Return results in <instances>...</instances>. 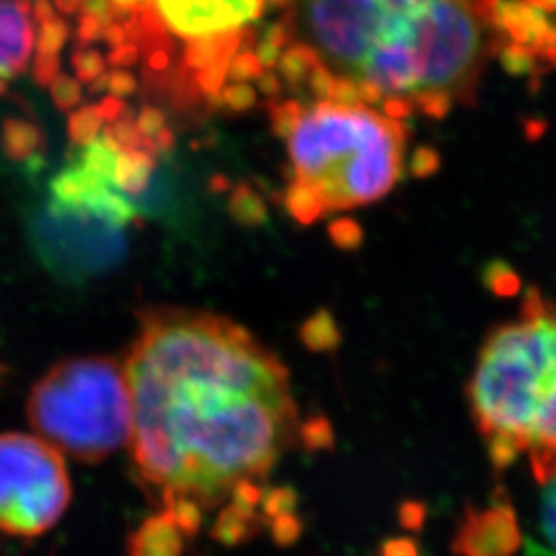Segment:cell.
<instances>
[{"instance_id": "6da1fadb", "label": "cell", "mask_w": 556, "mask_h": 556, "mask_svg": "<svg viewBox=\"0 0 556 556\" xmlns=\"http://www.w3.org/2000/svg\"><path fill=\"white\" fill-rule=\"evenodd\" d=\"M124 371L140 486L186 538L262 486L295 433L287 367L233 319L147 309Z\"/></svg>"}, {"instance_id": "7a4b0ae2", "label": "cell", "mask_w": 556, "mask_h": 556, "mask_svg": "<svg viewBox=\"0 0 556 556\" xmlns=\"http://www.w3.org/2000/svg\"><path fill=\"white\" fill-rule=\"evenodd\" d=\"M498 0H291L278 71L312 98L397 118L470 100L498 48Z\"/></svg>"}, {"instance_id": "3957f363", "label": "cell", "mask_w": 556, "mask_h": 556, "mask_svg": "<svg viewBox=\"0 0 556 556\" xmlns=\"http://www.w3.org/2000/svg\"><path fill=\"white\" fill-rule=\"evenodd\" d=\"M270 114L289 149L285 204L301 225L374 204L402 178L408 147L404 118L332 98L278 101Z\"/></svg>"}, {"instance_id": "277c9868", "label": "cell", "mask_w": 556, "mask_h": 556, "mask_svg": "<svg viewBox=\"0 0 556 556\" xmlns=\"http://www.w3.org/2000/svg\"><path fill=\"white\" fill-rule=\"evenodd\" d=\"M27 418L43 441L83 464L116 454L132 438L124 365L112 357L60 361L31 388Z\"/></svg>"}, {"instance_id": "5b68a950", "label": "cell", "mask_w": 556, "mask_h": 556, "mask_svg": "<svg viewBox=\"0 0 556 556\" xmlns=\"http://www.w3.org/2000/svg\"><path fill=\"white\" fill-rule=\"evenodd\" d=\"M546 301L530 287L521 321L486 338L468 394L480 433H514L530 447V431L548 378Z\"/></svg>"}, {"instance_id": "8992f818", "label": "cell", "mask_w": 556, "mask_h": 556, "mask_svg": "<svg viewBox=\"0 0 556 556\" xmlns=\"http://www.w3.org/2000/svg\"><path fill=\"white\" fill-rule=\"evenodd\" d=\"M71 498L59 450L34 435L0 433V532L41 536L66 514Z\"/></svg>"}, {"instance_id": "52a82bcc", "label": "cell", "mask_w": 556, "mask_h": 556, "mask_svg": "<svg viewBox=\"0 0 556 556\" xmlns=\"http://www.w3.org/2000/svg\"><path fill=\"white\" fill-rule=\"evenodd\" d=\"M31 239L46 266L56 275L79 278L108 270L124 256V229L41 206L31 220Z\"/></svg>"}, {"instance_id": "ba28073f", "label": "cell", "mask_w": 556, "mask_h": 556, "mask_svg": "<svg viewBox=\"0 0 556 556\" xmlns=\"http://www.w3.org/2000/svg\"><path fill=\"white\" fill-rule=\"evenodd\" d=\"M167 29L197 40L248 29L264 13L266 0H157Z\"/></svg>"}, {"instance_id": "9c48e42d", "label": "cell", "mask_w": 556, "mask_h": 556, "mask_svg": "<svg viewBox=\"0 0 556 556\" xmlns=\"http://www.w3.org/2000/svg\"><path fill=\"white\" fill-rule=\"evenodd\" d=\"M519 546L516 511L505 495L489 509L470 507L454 538V553L459 556H514Z\"/></svg>"}, {"instance_id": "30bf717a", "label": "cell", "mask_w": 556, "mask_h": 556, "mask_svg": "<svg viewBox=\"0 0 556 556\" xmlns=\"http://www.w3.org/2000/svg\"><path fill=\"white\" fill-rule=\"evenodd\" d=\"M29 0H0V79L21 75L34 50Z\"/></svg>"}, {"instance_id": "8fae6325", "label": "cell", "mask_w": 556, "mask_h": 556, "mask_svg": "<svg viewBox=\"0 0 556 556\" xmlns=\"http://www.w3.org/2000/svg\"><path fill=\"white\" fill-rule=\"evenodd\" d=\"M184 538L178 523L161 511L149 517L132 534L128 553L130 556H181Z\"/></svg>"}, {"instance_id": "7c38bea8", "label": "cell", "mask_w": 556, "mask_h": 556, "mask_svg": "<svg viewBox=\"0 0 556 556\" xmlns=\"http://www.w3.org/2000/svg\"><path fill=\"white\" fill-rule=\"evenodd\" d=\"M155 167H157V157L140 149H124L116 155L114 181L128 199L137 202V199L149 190Z\"/></svg>"}, {"instance_id": "4fadbf2b", "label": "cell", "mask_w": 556, "mask_h": 556, "mask_svg": "<svg viewBox=\"0 0 556 556\" xmlns=\"http://www.w3.org/2000/svg\"><path fill=\"white\" fill-rule=\"evenodd\" d=\"M0 142L9 160L27 163L41 155L43 135L40 128L27 119L7 118L0 126Z\"/></svg>"}, {"instance_id": "5bb4252c", "label": "cell", "mask_w": 556, "mask_h": 556, "mask_svg": "<svg viewBox=\"0 0 556 556\" xmlns=\"http://www.w3.org/2000/svg\"><path fill=\"white\" fill-rule=\"evenodd\" d=\"M301 340L314 353H330L340 346L342 334H340L334 316L330 312L321 309L303 324Z\"/></svg>"}, {"instance_id": "9a60e30c", "label": "cell", "mask_w": 556, "mask_h": 556, "mask_svg": "<svg viewBox=\"0 0 556 556\" xmlns=\"http://www.w3.org/2000/svg\"><path fill=\"white\" fill-rule=\"evenodd\" d=\"M484 287L497 298H517L521 291V278L516 270L501 260H493L482 270Z\"/></svg>"}, {"instance_id": "2e32d148", "label": "cell", "mask_w": 556, "mask_h": 556, "mask_svg": "<svg viewBox=\"0 0 556 556\" xmlns=\"http://www.w3.org/2000/svg\"><path fill=\"white\" fill-rule=\"evenodd\" d=\"M489 439V457H491V464L495 466V470H507L517 456L521 452L528 450V443L521 438H517L514 433H491L486 435Z\"/></svg>"}, {"instance_id": "e0dca14e", "label": "cell", "mask_w": 556, "mask_h": 556, "mask_svg": "<svg viewBox=\"0 0 556 556\" xmlns=\"http://www.w3.org/2000/svg\"><path fill=\"white\" fill-rule=\"evenodd\" d=\"M101 124L96 105H85L68 118V139L75 147H85L100 137Z\"/></svg>"}, {"instance_id": "ac0fdd59", "label": "cell", "mask_w": 556, "mask_h": 556, "mask_svg": "<svg viewBox=\"0 0 556 556\" xmlns=\"http://www.w3.org/2000/svg\"><path fill=\"white\" fill-rule=\"evenodd\" d=\"M526 452L530 454L532 475L544 486L556 477V441H534Z\"/></svg>"}, {"instance_id": "d6986e66", "label": "cell", "mask_w": 556, "mask_h": 556, "mask_svg": "<svg viewBox=\"0 0 556 556\" xmlns=\"http://www.w3.org/2000/svg\"><path fill=\"white\" fill-rule=\"evenodd\" d=\"M71 62H73V66H75V71H77V79H79L80 83H87V85H89L91 80L98 79L101 73H105V66H108L103 54L98 52L96 48H91V46H85V43H79V46L73 50Z\"/></svg>"}, {"instance_id": "ffe728a7", "label": "cell", "mask_w": 556, "mask_h": 556, "mask_svg": "<svg viewBox=\"0 0 556 556\" xmlns=\"http://www.w3.org/2000/svg\"><path fill=\"white\" fill-rule=\"evenodd\" d=\"M103 137L110 140L118 151L139 149L140 142H142V135H140L139 128H137V122L130 118L128 110L122 114V118L112 122L110 128H105Z\"/></svg>"}, {"instance_id": "44dd1931", "label": "cell", "mask_w": 556, "mask_h": 556, "mask_svg": "<svg viewBox=\"0 0 556 556\" xmlns=\"http://www.w3.org/2000/svg\"><path fill=\"white\" fill-rule=\"evenodd\" d=\"M71 27L64 20L46 21L41 23L40 36H38V54H54L59 56L62 46L68 40Z\"/></svg>"}, {"instance_id": "7402d4cb", "label": "cell", "mask_w": 556, "mask_h": 556, "mask_svg": "<svg viewBox=\"0 0 556 556\" xmlns=\"http://www.w3.org/2000/svg\"><path fill=\"white\" fill-rule=\"evenodd\" d=\"M301 439L309 450H330L334 445V431L330 420L324 417L309 418L301 429Z\"/></svg>"}, {"instance_id": "603a6c76", "label": "cell", "mask_w": 556, "mask_h": 556, "mask_svg": "<svg viewBox=\"0 0 556 556\" xmlns=\"http://www.w3.org/2000/svg\"><path fill=\"white\" fill-rule=\"evenodd\" d=\"M540 530L556 548V477L544 484L540 498Z\"/></svg>"}, {"instance_id": "cb8c5ba5", "label": "cell", "mask_w": 556, "mask_h": 556, "mask_svg": "<svg viewBox=\"0 0 556 556\" xmlns=\"http://www.w3.org/2000/svg\"><path fill=\"white\" fill-rule=\"evenodd\" d=\"M50 93L52 100L56 103L59 110H73L75 105H79L83 100V89H80L79 80L68 77V75H59L50 85Z\"/></svg>"}, {"instance_id": "d4e9b609", "label": "cell", "mask_w": 556, "mask_h": 556, "mask_svg": "<svg viewBox=\"0 0 556 556\" xmlns=\"http://www.w3.org/2000/svg\"><path fill=\"white\" fill-rule=\"evenodd\" d=\"M231 211H233V215H236L239 220L250 223V225H254V223H260V220L264 219V206H262V202H260L258 197H256L254 192H250L245 186H241L238 192H236L233 200H231Z\"/></svg>"}, {"instance_id": "484cf974", "label": "cell", "mask_w": 556, "mask_h": 556, "mask_svg": "<svg viewBox=\"0 0 556 556\" xmlns=\"http://www.w3.org/2000/svg\"><path fill=\"white\" fill-rule=\"evenodd\" d=\"M262 64L254 52L245 50V52H239L231 60L229 64V71H227V77L233 80V83H248V80H258L262 77Z\"/></svg>"}, {"instance_id": "4316f807", "label": "cell", "mask_w": 556, "mask_h": 556, "mask_svg": "<svg viewBox=\"0 0 556 556\" xmlns=\"http://www.w3.org/2000/svg\"><path fill=\"white\" fill-rule=\"evenodd\" d=\"M330 238L340 250H357L363 243V231L353 219H337L330 223Z\"/></svg>"}, {"instance_id": "83f0119b", "label": "cell", "mask_w": 556, "mask_h": 556, "mask_svg": "<svg viewBox=\"0 0 556 556\" xmlns=\"http://www.w3.org/2000/svg\"><path fill=\"white\" fill-rule=\"evenodd\" d=\"M220 98H223V103H225L227 108H231L233 112H245V110L254 108L256 100H258L256 89H254L252 85H248V83L227 85V87L223 89Z\"/></svg>"}, {"instance_id": "f1b7e54d", "label": "cell", "mask_w": 556, "mask_h": 556, "mask_svg": "<svg viewBox=\"0 0 556 556\" xmlns=\"http://www.w3.org/2000/svg\"><path fill=\"white\" fill-rule=\"evenodd\" d=\"M231 62H215L211 66H204L197 73V85L200 91L211 96V93H220L223 85L227 80V71Z\"/></svg>"}, {"instance_id": "f546056e", "label": "cell", "mask_w": 556, "mask_h": 556, "mask_svg": "<svg viewBox=\"0 0 556 556\" xmlns=\"http://www.w3.org/2000/svg\"><path fill=\"white\" fill-rule=\"evenodd\" d=\"M270 528L278 544H293L301 536L303 526L295 514H285V516L275 517L270 521Z\"/></svg>"}, {"instance_id": "4dcf8cb0", "label": "cell", "mask_w": 556, "mask_h": 556, "mask_svg": "<svg viewBox=\"0 0 556 556\" xmlns=\"http://www.w3.org/2000/svg\"><path fill=\"white\" fill-rule=\"evenodd\" d=\"M425 519H427V507L425 503L420 501H406L400 505L397 509V521L402 528L410 530V532H417L422 526H425Z\"/></svg>"}, {"instance_id": "1f68e13d", "label": "cell", "mask_w": 556, "mask_h": 556, "mask_svg": "<svg viewBox=\"0 0 556 556\" xmlns=\"http://www.w3.org/2000/svg\"><path fill=\"white\" fill-rule=\"evenodd\" d=\"M137 128H139L142 139H153L161 128H165V114L153 105H147L140 110Z\"/></svg>"}, {"instance_id": "d6a6232c", "label": "cell", "mask_w": 556, "mask_h": 556, "mask_svg": "<svg viewBox=\"0 0 556 556\" xmlns=\"http://www.w3.org/2000/svg\"><path fill=\"white\" fill-rule=\"evenodd\" d=\"M60 59L54 54H38L34 62V79L40 87H50L59 77Z\"/></svg>"}, {"instance_id": "836d02e7", "label": "cell", "mask_w": 556, "mask_h": 556, "mask_svg": "<svg viewBox=\"0 0 556 556\" xmlns=\"http://www.w3.org/2000/svg\"><path fill=\"white\" fill-rule=\"evenodd\" d=\"M108 89L116 96V98H128L137 91V79L128 73V71H114L110 73V83H108Z\"/></svg>"}, {"instance_id": "e575fe53", "label": "cell", "mask_w": 556, "mask_h": 556, "mask_svg": "<svg viewBox=\"0 0 556 556\" xmlns=\"http://www.w3.org/2000/svg\"><path fill=\"white\" fill-rule=\"evenodd\" d=\"M110 23L96 20V17H80L79 27H77V40L85 46H91V41H98L103 38V29Z\"/></svg>"}, {"instance_id": "d590c367", "label": "cell", "mask_w": 556, "mask_h": 556, "mask_svg": "<svg viewBox=\"0 0 556 556\" xmlns=\"http://www.w3.org/2000/svg\"><path fill=\"white\" fill-rule=\"evenodd\" d=\"M381 556H418V546L410 538H390L381 544Z\"/></svg>"}, {"instance_id": "8d00e7d4", "label": "cell", "mask_w": 556, "mask_h": 556, "mask_svg": "<svg viewBox=\"0 0 556 556\" xmlns=\"http://www.w3.org/2000/svg\"><path fill=\"white\" fill-rule=\"evenodd\" d=\"M112 0H80V13L85 17H96L103 23H112Z\"/></svg>"}, {"instance_id": "74e56055", "label": "cell", "mask_w": 556, "mask_h": 556, "mask_svg": "<svg viewBox=\"0 0 556 556\" xmlns=\"http://www.w3.org/2000/svg\"><path fill=\"white\" fill-rule=\"evenodd\" d=\"M140 60V48L137 43H122L112 50L108 62L112 66H135Z\"/></svg>"}, {"instance_id": "f35d334b", "label": "cell", "mask_w": 556, "mask_h": 556, "mask_svg": "<svg viewBox=\"0 0 556 556\" xmlns=\"http://www.w3.org/2000/svg\"><path fill=\"white\" fill-rule=\"evenodd\" d=\"M96 110H98L101 122H116L126 112V105H124L122 98L110 96V98L101 100L100 105H96Z\"/></svg>"}, {"instance_id": "ab89813d", "label": "cell", "mask_w": 556, "mask_h": 556, "mask_svg": "<svg viewBox=\"0 0 556 556\" xmlns=\"http://www.w3.org/2000/svg\"><path fill=\"white\" fill-rule=\"evenodd\" d=\"M101 40L108 41L112 48H118L122 43H128V36H126L124 23H122V21H112L110 25H105Z\"/></svg>"}, {"instance_id": "60d3db41", "label": "cell", "mask_w": 556, "mask_h": 556, "mask_svg": "<svg viewBox=\"0 0 556 556\" xmlns=\"http://www.w3.org/2000/svg\"><path fill=\"white\" fill-rule=\"evenodd\" d=\"M169 62H172V50L167 48H157V50H151L149 52V68L153 73H163L169 68Z\"/></svg>"}, {"instance_id": "b9f144b4", "label": "cell", "mask_w": 556, "mask_h": 556, "mask_svg": "<svg viewBox=\"0 0 556 556\" xmlns=\"http://www.w3.org/2000/svg\"><path fill=\"white\" fill-rule=\"evenodd\" d=\"M31 13L38 23H46V21L54 20L56 13H54V7L50 0H36L31 4Z\"/></svg>"}, {"instance_id": "7bdbcfd3", "label": "cell", "mask_w": 556, "mask_h": 556, "mask_svg": "<svg viewBox=\"0 0 556 556\" xmlns=\"http://www.w3.org/2000/svg\"><path fill=\"white\" fill-rule=\"evenodd\" d=\"M153 142H155L157 153H167V151L174 149L176 137H174V132L169 128H161L160 132L153 137Z\"/></svg>"}, {"instance_id": "ee69618b", "label": "cell", "mask_w": 556, "mask_h": 556, "mask_svg": "<svg viewBox=\"0 0 556 556\" xmlns=\"http://www.w3.org/2000/svg\"><path fill=\"white\" fill-rule=\"evenodd\" d=\"M108 83H110V75H108V73H101L98 79H93L89 83V93H91V96H100L103 91H108Z\"/></svg>"}, {"instance_id": "f6af8a7d", "label": "cell", "mask_w": 556, "mask_h": 556, "mask_svg": "<svg viewBox=\"0 0 556 556\" xmlns=\"http://www.w3.org/2000/svg\"><path fill=\"white\" fill-rule=\"evenodd\" d=\"M149 2H153V0H112V4H114V7L124 9V11H137V9L144 7V4H149Z\"/></svg>"}, {"instance_id": "bcb514c9", "label": "cell", "mask_w": 556, "mask_h": 556, "mask_svg": "<svg viewBox=\"0 0 556 556\" xmlns=\"http://www.w3.org/2000/svg\"><path fill=\"white\" fill-rule=\"evenodd\" d=\"M54 2L64 15H75L79 11L80 0H54Z\"/></svg>"}, {"instance_id": "7dc6e473", "label": "cell", "mask_w": 556, "mask_h": 556, "mask_svg": "<svg viewBox=\"0 0 556 556\" xmlns=\"http://www.w3.org/2000/svg\"><path fill=\"white\" fill-rule=\"evenodd\" d=\"M7 91H9L7 83H4V79H0V98H2V96H7Z\"/></svg>"}, {"instance_id": "c3c4849f", "label": "cell", "mask_w": 556, "mask_h": 556, "mask_svg": "<svg viewBox=\"0 0 556 556\" xmlns=\"http://www.w3.org/2000/svg\"><path fill=\"white\" fill-rule=\"evenodd\" d=\"M2 374H4V367H2V365H0V378H2Z\"/></svg>"}]
</instances>
